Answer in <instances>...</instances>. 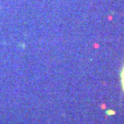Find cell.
<instances>
[{
  "mask_svg": "<svg viewBox=\"0 0 124 124\" xmlns=\"http://www.w3.org/2000/svg\"><path fill=\"white\" fill-rule=\"evenodd\" d=\"M120 77H121V85H122V88L124 90V66L122 68V71H121V74H120Z\"/></svg>",
  "mask_w": 124,
  "mask_h": 124,
  "instance_id": "cell-1",
  "label": "cell"
}]
</instances>
